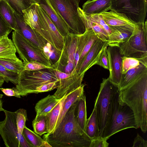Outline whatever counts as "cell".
Wrapping results in <instances>:
<instances>
[{
    "label": "cell",
    "instance_id": "6da1fadb",
    "mask_svg": "<svg viewBox=\"0 0 147 147\" xmlns=\"http://www.w3.org/2000/svg\"><path fill=\"white\" fill-rule=\"evenodd\" d=\"M77 100L67 111L53 131L44 135L43 139L51 147H90L92 139L81 128L76 120L75 109Z\"/></svg>",
    "mask_w": 147,
    "mask_h": 147
},
{
    "label": "cell",
    "instance_id": "7a4b0ae2",
    "mask_svg": "<svg viewBox=\"0 0 147 147\" xmlns=\"http://www.w3.org/2000/svg\"><path fill=\"white\" fill-rule=\"evenodd\" d=\"M120 98L134 112L142 131L147 130V74L119 90Z\"/></svg>",
    "mask_w": 147,
    "mask_h": 147
},
{
    "label": "cell",
    "instance_id": "3957f363",
    "mask_svg": "<svg viewBox=\"0 0 147 147\" xmlns=\"http://www.w3.org/2000/svg\"><path fill=\"white\" fill-rule=\"evenodd\" d=\"M132 128H139L134 112L121 99L119 91L111 101L102 137L107 140L115 134Z\"/></svg>",
    "mask_w": 147,
    "mask_h": 147
},
{
    "label": "cell",
    "instance_id": "277c9868",
    "mask_svg": "<svg viewBox=\"0 0 147 147\" xmlns=\"http://www.w3.org/2000/svg\"><path fill=\"white\" fill-rule=\"evenodd\" d=\"M131 35L118 45L123 56L134 58L147 65V22L137 23Z\"/></svg>",
    "mask_w": 147,
    "mask_h": 147
},
{
    "label": "cell",
    "instance_id": "5b68a950",
    "mask_svg": "<svg viewBox=\"0 0 147 147\" xmlns=\"http://www.w3.org/2000/svg\"><path fill=\"white\" fill-rule=\"evenodd\" d=\"M53 8L69 28L76 35L86 30L85 24L79 13L80 0H49Z\"/></svg>",
    "mask_w": 147,
    "mask_h": 147
},
{
    "label": "cell",
    "instance_id": "8992f818",
    "mask_svg": "<svg viewBox=\"0 0 147 147\" xmlns=\"http://www.w3.org/2000/svg\"><path fill=\"white\" fill-rule=\"evenodd\" d=\"M59 81L53 68L29 71L24 70L20 74L16 88L21 96L32 93L36 88L49 82Z\"/></svg>",
    "mask_w": 147,
    "mask_h": 147
},
{
    "label": "cell",
    "instance_id": "52a82bcc",
    "mask_svg": "<svg viewBox=\"0 0 147 147\" xmlns=\"http://www.w3.org/2000/svg\"><path fill=\"white\" fill-rule=\"evenodd\" d=\"M12 41L16 52L24 65L30 62H37L48 66L52 63L49 55L16 31L12 32Z\"/></svg>",
    "mask_w": 147,
    "mask_h": 147
},
{
    "label": "cell",
    "instance_id": "ba28073f",
    "mask_svg": "<svg viewBox=\"0 0 147 147\" xmlns=\"http://www.w3.org/2000/svg\"><path fill=\"white\" fill-rule=\"evenodd\" d=\"M119 91L118 87L110 82L108 78L102 79L94 106L100 131L99 136L102 137L111 101Z\"/></svg>",
    "mask_w": 147,
    "mask_h": 147
},
{
    "label": "cell",
    "instance_id": "9c48e42d",
    "mask_svg": "<svg viewBox=\"0 0 147 147\" xmlns=\"http://www.w3.org/2000/svg\"><path fill=\"white\" fill-rule=\"evenodd\" d=\"M4 120L0 121V134L6 147H33L23 135L19 133L15 112L4 109Z\"/></svg>",
    "mask_w": 147,
    "mask_h": 147
},
{
    "label": "cell",
    "instance_id": "30bf717a",
    "mask_svg": "<svg viewBox=\"0 0 147 147\" xmlns=\"http://www.w3.org/2000/svg\"><path fill=\"white\" fill-rule=\"evenodd\" d=\"M147 0H111L110 10L125 15L136 23L144 22Z\"/></svg>",
    "mask_w": 147,
    "mask_h": 147
},
{
    "label": "cell",
    "instance_id": "8fae6325",
    "mask_svg": "<svg viewBox=\"0 0 147 147\" xmlns=\"http://www.w3.org/2000/svg\"><path fill=\"white\" fill-rule=\"evenodd\" d=\"M77 38V35L72 33L64 36V46L61 53L57 61L51 65L54 69L69 73L75 69Z\"/></svg>",
    "mask_w": 147,
    "mask_h": 147
},
{
    "label": "cell",
    "instance_id": "7c38bea8",
    "mask_svg": "<svg viewBox=\"0 0 147 147\" xmlns=\"http://www.w3.org/2000/svg\"><path fill=\"white\" fill-rule=\"evenodd\" d=\"M37 12L40 26L45 40L60 56L64 46V36L60 33L39 4L37 6Z\"/></svg>",
    "mask_w": 147,
    "mask_h": 147
},
{
    "label": "cell",
    "instance_id": "4fadbf2b",
    "mask_svg": "<svg viewBox=\"0 0 147 147\" xmlns=\"http://www.w3.org/2000/svg\"><path fill=\"white\" fill-rule=\"evenodd\" d=\"M106 50L109 63V75L108 79L110 82L119 88L122 75L123 56L117 46L108 45Z\"/></svg>",
    "mask_w": 147,
    "mask_h": 147
},
{
    "label": "cell",
    "instance_id": "5bb4252c",
    "mask_svg": "<svg viewBox=\"0 0 147 147\" xmlns=\"http://www.w3.org/2000/svg\"><path fill=\"white\" fill-rule=\"evenodd\" d=\"M13 13L16 23L15 31L40 49L44 50L48 43L47 40L25 23L23 16L17 14L15 11Z\"/></svg>",
    "mask_w": 147,
    "mask_h": 147
},
{
    "label": "cell",
    "instance_id": "9a60e30c",
    "mask_svg": "<svg viewBox=\"0 0 147 147\" xmlns=\"http://www.w3.org/2000/svg\"><path fill=\"white\" fill-rule=\"evenodd\" d=\"M108 45V41H104L97 38L76 70L77 73L79 74H85L90 68L96 64L102 52Z\"/></svg>",
    "mask_w": 147,
    "mask_h": 147
},
{
    "label": "cell",
    "instance_id": "2e32d148",
    "mask_svg": "<svg viewBox=\"0 0 147 147\" xmlns=\"http://www.w3.org/2000/svg\"><path fill=\"white\" fill-rule=\"evenodd\" d=\"M109 26L128 30L133 32L137 26L125 15L111 10L99 14Z\"/></svg>",
    "mask_w": 147,
    "mask_h": 147
},
{
    "label": "cell",
    "instance_id": "e0dca14e",
    "mask_svg": "<svg viewBox=\"0 0 147 147\" xmlns=\"http://www.w3.org/2000/svg\"><path fill=\"white\" fill-rule=\"evenodd\" d=\"M84 74H78L75 69L71 76L59 80L57 90L53 95L57 98L60 99L65 94L75 90L82 84Z\"/></svg>",
    "mask_w": 147,
    "mask_h": 147
},
{
    "label": "cell",
    "instance_id": "ac0fdd59",
    "mask_svg": "<svg viewBox=\"0 0 147 147\" xmlns=\"http://www.w3.org/2000/svg\"><path fill=\"white\" fill-rule=\"evenodd\" d=\"M38 4L62 36H65L71 33L68 26L53 8L49 0H39Z\"/></svg>",
    "mask_w": 147,
    "mask_h": 147
},
{
    "label": "cell",
    "instance_id": "d6986e66",
    "mask_svg": "<svg viewBox=\"0 0 147 147\" xmlns=\"http://www.w3.org/2000/svg\"><path fill=\"white\" fill-rule=\"evenodd\" d=\"M38 4L32 3L28 7L23 10V17L27 25L45 39V36L40 26L37 12Z\"/></svg>",
    "mask_w": 147,
    "mask_h": 147
},
{
    "label": "cell",
    "instance_id": "ffe728a7",
    "mask_svg": "<svg viewBox=\"0 0 147 147\" xmlns=\"http://www.w3.org/2000/svg\"><path fill=\"white\" fill-rule=\"evenodd\" d=\"M111 0H88L82 5V10L86 15L99 14L110 10Z\"/></svg>",
    "mask_w": 147,
    "mask_h": 147
},
{
    "label": "cell",
    "instance_id": "44dd1931",
    "mask_svg": "<svg viewBox=\"0 0 147 147\" xmlns=\"http://www.w3.org/2000/svg\"><path fill=\"white\" fill-rule=\"evenodd\" d=\"M147 74V65L142 63L122 74L119 90L126 87L144 74Z\"/></svg>",
    "mask_w": 147,
    "mask_h": 147
},
{
    "label": "cell",
    "instance_id": "7402d4cb",
    "mask_svg": "<svg viewBox=\"0 0 147 147\" xmlns=\"http://www.w3.org/2000/svg\"><path fill=\"white\" fill-rule=\"evenodd\" d=\"M16 52L12 40L7 35L0 37V59L16 62L20 59L16 55Z\"/></svg>",
    "mask_w": 147,
    "mask_h": 147
},
{
    "label": "cell",
    "instance_id": "603a6c76",
    "mask_svg": "<svg viewBox=\"0 0 147 147\" xmlns=\"http://www.w3.org/2000/svg\"><path fill=\"white\" fill-rule=\"evenodd\" d=\"M85 85L84 84H82L77 88L67 94L57 119L55 129L71 106L84 95Z\"/></svg>",
    "mask_w": 147,
    "mask_h": 147
},
{
    "label": "cell",
    "instance_id": "cb8c5ba5",
    "mask_svg": "<svg viewBox=\"0 0 147 147\" xmlns=\"http://www.w3.org/2000/svg\"><path fill=\"white\" fill-rule=\"evenodd\" d=\"M62 98L58 99L53 95L49 94L41 99L36 103L35 107L36 115H45L58 103Z\"/></svg>",
    "mask_w": 147,
    "mask_h": 147
},
{
    "label": "cell",
    "instance_id": "d4e9b609",
    "mask_svg": "<svg viewBox=\"0 0 147 147\" xmlns=\"http://www.w3.org/2000/svg\"><path fill=\"white\" fill-rule=\"evenodd\" d=\"M109 26L111 28V32L108 36L109 45L118 46L119 44L127 40L133 32L123 29Z\"/></svg>",
    "mask_w": 147,
    "mask_h": 147
},
{
    "label": "cell",
    "instance_id": "484cf974",
    "mask_svg": "<svg viewBox=\"0 0 147 147\" xmlns=\"http://www.w3.org/2000/svg\"><path fill=\"white\" fill-rule=\"evenodd\" d=\"M67 95L65 94L58 103L45 115L48 134H51L54 131L57 119Z\"/></svg>",
    "mask_w": 147,
    "mask_h": 147
},
{
    "label": "cell",
    "instance_id": "4316f807",
    "mask_svg": "<svg viewBox=\"0 0 147 147\" xmlns=\"http://www.w3.org/2000/svg\"><path fill=\"white\" fill-rule=\"evenodd\" d=\"M14 11L5 0H0V16L8 26L15 30L16 23Z\"/></svg>",
    "mask_w": 147,
    "mask_h": 147
},
{
    "label": "cell",
    "instance_id": "83f0119b",
    "mask_svg": "<svg viewBox=\"0 0 147 147\" xmlns=\"http://www.w3.org/2000/svg\"><path fill=\"white\" fill-rule=\"evenodd\" d=\"M75 117L78 123L84 131L87 119L86 98L84 94L77 101Z\"/></svg>",
    "mask_w": 147,
    "mask_h": 147
},
{
    "label": "cell",
    "instance_id": "f1b7e54d",
    "mask_svg": "<svg viewBox=\"0 0 147 147\" xmlns=\"http://www.w3.org/2000/svg\"><path fill=\"white\" fill-rule=\"evenodd\" d=\"M84 131L92 140L99 136L100 131L94 107L90 116L87 119Z\"/></svg>",
    "mask_w": 147,
    "mask_h": 147
},
{
    "label": "cell",
    "instance_id": "f546056e",
    "mask_svg": "<svg viewBox=\"0 0 147 147\" xmlns=\"http://www.w3.org/2000/svg\"><path fill=\"white\" fill-rule=\"evenodd\" d=\"M22 134L33 147H51L48 142L25 126Z\"/></svg>",
    "mask_w": 147,
    "mask_h": 147
},
{
    "label": "cell",
    "instance_id": "4dcf8cb0",
    "mask_svg": "<svg viewBox=\"0 0 147 147\" xmlns=\"http://www.w3.org/2000/svg\"><path fill=\"white\" fill-rule=\"evenodd\" d=\"M32 125L34 132L40 136L48 133L45 115H36L32 121Z\"/></svg>",
    "mask_w": 147,
    "mask_h": 147
},
{
    "label": "cell",
    "instance_id": "1f68e13d",
    "mask_svg": "<svg viewBox=\"0 0 147 147\" xmlns=\"http://www.w3.org/2000/svg\"><path fill=\"white\" fill-rule=\"evenodd\" d=\"M89 34L86 43L80 56L75 69L77 70L83 61L86 55L97 38L91 28L88 29Z\"/></svg>",
    "mask_w": 147,
    "mask_h": 147
},
{
    "label": "cell",
    "instance_id": "d6a6232c",
    "mask_svg": "<svg viewBox=\"0 0 147 147\" xmlns=\"http://www.w3.org/2000/svg\"><path fill=\"white\" fill-rule=\"evenodd\" d=\"M0 64L6 69L18 74L24 70V64L20 59L16 62H10L0 59Z\"/></svg>",
    "mask_w": 147,
    "mask_h": 147
},
{
    "label": "cell",
    "instance_id": "836d02e7",
    "mask_svg": "<svg viewBox=\"0 0 147 147\" xmlns=\"http://www.w3.org/2000/svg\"><path fill=\"white\" fill-rule=\"evenodd\" d=\"M20 74L6 69L0 64V74L3 77L6 82L10 81L16 85L18 82Z\"/></svg>",
    "mask_w": 147,
    "mask_h": 147
},
{
    "label": "cell",
    "instance_id": "e575fe53",
    "mask_svg": "<svg viewBox=\"0 0 147 147\" xmlns=\"http://www.w3.org/2000/svg\"><path fill=\"white\" fill-rule=\"evenodd\" d=\"M15 112L18 133L22 134L23 129L26 126V121L27 119L26 111L24 109H20Z\"/></svg>",
    "mask_w": 147,
    "mask_h": 147
},
{
    "label": "cell",
    "instance_id": "d590c367",
    "mask_svg": "<svg viewBox=\"0 0 147 147\" xmlns=\"http://www.w3.org/2000/svg\"><path fill=\"white\" fill-rule=\"evenodd\" d=\"M17 14L23 16L22 11L30 5L25 0H5Z\"/></svg>",
    "mask_w": 147,
    "mask_h": 147
},
{
    "label": "cell",
    "instance_id": "8d00e7d4",
    "mask_svg": "<svg viewBox=\"0 0 147 147\" xmlns=\"http://www.w3.org/2000/svg\"><path fill=\"white\" fill-rule=\"evenodd\" d=\"M140 63V61L137 59L123 56L122 61V74L125 73L130 69L137 67Z\"/></svg>",
    "mask_w": 147,
    "mask_h": 147
},
{
    "label": "cell",
    "instance_id": "74e56055",
    "mask_svg": "<svg viewBox=\"0 0 147 147\" xmlns=\"http://www.w3.org/2000/svg\"><path fill=\"white\" fill-rule=\"evenodd\" d=\"M59 84V81L47 83L37 87L32 93H38L48 92L57 88Z\"/></svg>",
    "mask_w": 147,
    "mask_h": 147
},
{
    "label": "cell",
    "instance_id": "f35d334b",
    "mask_svg": "<svg viewBox=\"0 0 147 147\" xmlns=\"http://www.w3.org/2000/svg\"><path fill=\"white\" fill-rule=\"evenodd\" d=\"M88 16L91 19L101 26L106 32L108 36L111 34V28L107 24L101 16L99 14H96Z\"/></svg>",
    "mask_w": 147,
    "mask_h": 147
},
{
    "label": "cell",
    "instance_id": "ab89813d",
    "mask_svg": "<svg viewBox=\"0 0 147 147\" xmlns=\"http://www.w3.org/2000/svg\"><path fill=\"white\" fill-rule=\"evenodd\" d=\"M24 70L29 71H36L44 69L51 68L52 66H48L42 63L35 61L29 62L24 65Z\"/></svg>",
    "mask_w": 147,
    "mask_h": 147
},
{
    "label": "cell",
    "instance_id": "60d3db41",
    "mask_svg": "<svg viewBox=\"0 0 147 147\" xmlns=\"http://www.w3.org/2000/svg\"><path fill=\"white\" fill-rule=\"evenodd\" d=\"M107 47L104 48L96 64L109 70V63L108 57L106 50Z\"/></svg>",
    "mask_w": 147,
    "mask_h": 147
},
{
    "label": "cell",
    "instance_id": "b9f144b4",
    "mask_svg": "<svg viewBox=\"0 0 147 147\" xmlns=\"http://www.w3.org/2000/svg\"><path fill=\"white\" fill-rule=\"evenodd\" d=\"M102 137L98 136L92 140L90 147H108L109 144Z\"/></svg>",
    "mask_w": 147,
    "mask_h": 147
},
{
    "label": "cell",
    "instance_id": "7bdbcfd3",
    "mask_svg": "<svg viewBox=\"0 0 147 147\" xmlns=\"http://www.w3.org/2000/svg\"><path fill=\"white\" fill-rule=\"evenodd\" d=\"M12 30L0 16V37L6 35L8 36Z\"/></svg>",
    "mask_w": 147,
    "mask_h": 147
},
{
    "label": "cell",
    "instance_id": "ee69618b",
    "mask_svg": "<svg viewBox=\"0 0 147 147\" xmlns=\"http://www.w3.org/2000/svg\"><path fill=\"white\" fill-rule=\"evenodd\" d=\"M0 90L7 96H14L18 98H21V96L19 94L15 87H13L11 88H0Z\"/></svg>",
    "mask_w": 147,
    "mask_h": 147
},
{
    "label": "cell",
    "instance_id": "f6af8a7d",
    "mask_svg": "<svg viewBox=\"0 0 147 147\" xmlns=\"http://www.w3.org/2000/svg\"><path fill=\"white\" fill-rule=\"evenodd\" d=\"M132 147H147V141L145 140L138 134H137L134 139Z\"/></svg>",
    "mask_w": 147,
    "mask_h": 147
},
{
    "label": "cell",
    "instance_id": "bcb514c9",
    "mask_svg": "<svg viewBox=\"0 0 147 147\" xmlns=\"http://www.w3.org/2000/svg\"><path fill=\"white\" fill-rule=\"evenodd\" d=\"M54 70L55 75L59 80L68 78L71 76L73 73V71L70 73H66L59 70Z\"/></svg>",
    "mask_w": 147,
    "mask_h": 147
},
{
    "label": "cell",
    "instance_id": "7dc6e473",
    "mask_svg": "<svg viewBox=\"0 0 147 147\" xmlns=\"http://www.w3.org/2000/svg\"><path fill=\"white\" fill-rule=\"evenodd\" d=\"M30 5L35 3L38 4L39 0H25Z\"/></svg>",
    "mask_w": 147,
    "mask_h": 147
},
{
    "label": "cell",
    "instance_id": "c3c4849f",
    "mask_svg": "<svg viewBox=\"0 0 147 147\" xmlns=\"http://www.w3.org/2000/svg\"><path fill=\"white\" fill-rule=\"evenodd\" d=\"M4 82L5 80L3 77L0 74V87H2Z\"/></svg>",
    "mask_w": 147,
    "mask_h": 147
},
{
    "label": "cell",
    "instance_id": "681fc988",
    "mask_svg": "<svg viewBox=\"0 0 147 147\" xmlns=\"http://www.w3.org/2000/svg\"><path fill=\"white\" fill-rule=\"evenodd\" d=\"M2 98H0V112L3 111L4 109L2 107Z\"/></svg>",
    "mask_w": 147,
    "mask_h": 147
},
{
    "label": "cell",
    "instance_id": "f907efd6",
    "mask_svg": "<svg viewBox=\"0 0 147 147\" xmlns=\"http://www.w3.org/2000/svg\"><path fill=\"white\" fill-rule=\"evenodd\" d=\"M3 96V95L0 94V98H2Z\"/></svg>",
    "mask_w": 147,
    "mask_h": 147
},
{
    "label": "cell",
    "instance_id": "816d5d0a",
    "mask_svg": "<svg viewBox=\"0 0 147 147\" xmlns=\"http://www.w3.org/2000/svg\"></svg>",
    "mask_w": 147,
    "mask_h": 147
}]
</instances>
